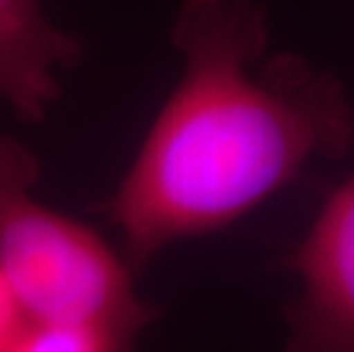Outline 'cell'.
I'll return each instance as SVG.
<instances>
[{
  "mask_svg": "<svg viewBox=\"0 0 354 352\" xmlns=\"http://www.w3.org/2000/svg\"><path fill=\"white\" fill-rule=\"evenodd\" d=\"M183 71L101 211L135 272L165 247L215 234L354 145V103L299 53L268 55L266 0H183Z\"/></svg>",
  "mask_w": 354,
  "mask_h": 352,
  "instance_id": "6da1fadb",
  "label": "cell"
},
{
  "mask_svg": "<svg viewBox=\"0 0 354 352\" xmlns=\"http://www.w3.org/2000/svg\"><path fill=\"white\" fill-rule=\"evenodd\" d=\"M39 160L17 138L0 136V272L28 320L85 323L133 348L158 318L135 293L126 257L92 227L32 197Z\"/></svg>",
  "mask_w": 354,
  "mask_h": 352,
  "instance_id": "7a4b0ae2",
  "label": "cell"
},
{
  "mask_svg": "<svg viewBox=\"0 0 354 352\" xmlns=\"http://www.w3.org/2000/svg\"><path fill=\"white\" fill-rule=\"evenodd\" d=\"M288 266L299 293L286 309V348L354 352V174L325 199Z\"/></svg>",
  "mask_w": 354,
  "mask_h": 352,
  "instance_id": "3957f363",
  "label": "cell"
},
{
  "mask_svg": "<svg viewBox=\"0 0 354 352\" xmlns=\"http://www.w3.org/2000/svg\"><path fill=\"white\" fill-rule=\"evenodd\" d=\"M85 48L57 28L39 0H0V99L21 122L41 124L62 89L57 69H76Z\"/></svg>",
  "mask_w": 354,
  "mask_h": 352,
  "instance_id": "277c9868",
  "label": "cell"
},
{
  "mask_svg": "<svg viewBox=\"0 0 354 352\" xmlns=\"http://www.w3.org/2000/svg\"><path fill=\"white\" fill-rule=\"evenodd\" d=\"M128 350L103 327L85 323H37L28 320L14 352H112Z\"/></svg>",
  "mask_w": 354,
  "mask_h": 352,
  "instance_id": "5b68a950",
  "label": "cell"
},
{
  "mask_svg": "<svg viewBox=\"0 0 354 352\" xmlns=\"http://www.w3.org/2000/svg\"><path fill=\"white\" fill-rule=\"evenodd\" d=\"M28 323V313L21 306L17 293L0 272V352H14L17 341Z\"/></svg>",
  "mask_w": 354,
  "mask_h": 352,
  "instance_id": "8992f818",
  "label": "cell"
}]
</instances>
